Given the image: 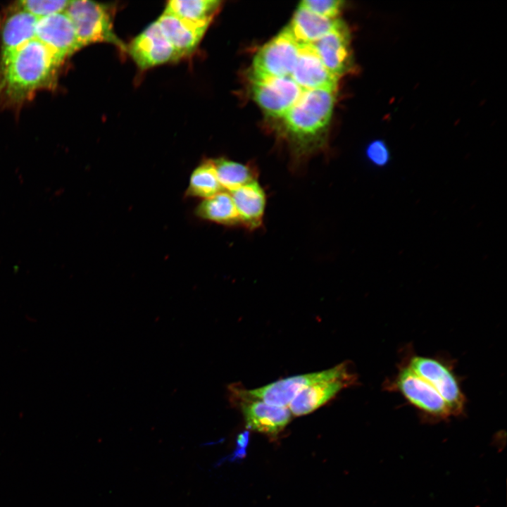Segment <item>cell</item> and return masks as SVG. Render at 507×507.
<instances>
[{"label": "cell", "mask_w": 507, "mask_h": 507, "mask_svg": "<svg viewBox=\"0 0 507 507\" xmlns=\"http://www.w3.org/2000/svg\"><path fill=\"white\" fill-rule=\"evenodd\" d=\"M230 399L237 404L243 414L248 429L266 434H277L291 420L287 407L272 406L243 393L241 385L231 384L228 388Z\"/></svg>", "instance_id": "cell-8"}, {"label": "cell", "mask_w": 507, "mask_h": 507, "mask_svg": "<svg viewBox=\"0 0 507 507\" xmlns=\"http://www.w3.org/2000/svg\"><path fill=\"white\" fill-rule=\"evenodd\" d=\"M218 179L223 189L229 192L255 181L258 177L256 168L225 158L213 160Z\"/></svg>", "instance_id": "cell-21"}, {"label": "cell", "mask_w": 507, "mask_h": 507, "mask_svg": "<svg viewBox=\"0 0 507 507\" xmlns=\"http://www.w3.org/2000/svg\"><path fill=\"white\" fill-rule=\"evenodd\" d=\"M37 20L17 2L9 7L0 20L1 55L35 39Z\"/></svg>", "instance_id": "cell-16"}, {"label": "cell", "mask_w": 507, "mask_h": 507, "mask_svg": "<svg viewBox=\"0 0 507 507\" xmlns=\"http://www.w3.org/2000/svg\"><path fill=\"white\" fill-rule=\"evenodd\" d=\"M337 93L333 89L303 91L283 117L287 131L303 143L319 135L330 123Z\"/></svg>", "instance_id": "cell-2"}, {"label": "cell", "mask_w": 507, "mask_h": 507, "mask_svg": "<svg viewBox=\"0 0 507 507\" xmlns=\"http://www.w3.org/2000/svg\"><path fill=\"white\" fill-rule=\"evenodd\" d=\"M366 155L369 160L377 165H383L389 161V153L385 144L380 140L372 142L367 147Z\"/></svg>", "instance_id": "cell-25"}, {"label": "cell", "mask_w": 507, "mask_h": 507, "mask_svg": "<svg viewBox=\"0 0 507 507\" xmlns=\"http://www.w3.org/2000/svg\"><path fill=\"white\" fill-rule=\"evenodd\" d=\"M235 205L240 224L249 231L263 225L266 195L257 180L230 192Z\"/></svg>", "instance_id": "cell-17"}, {"label": "cell", "mask_w": 507, "mask_h": 507, "mask_svg": "<svg viewBox=\"0 0 507 507\" xmlns=\"http://www.w3.org/2000/svg\"><path fill=\"white\" fill-rule=\"evenodd\" d=\"M65 12L73 24L81 48L94 43H108L127 51V46L114 31L113 5L73 0L69 1Z\"/></svg>", "instance_id": "cell-3"}, {"label": "cell", "mask_w": 507, "mask_h": 507, "mask_svg": "<svg viewBox=\"0 0 507 507\" xmlns=\"http://www.w3.org/2000/svg\"><path fill=\"white\" fill-rule=\"evenodd\" d=\"M290 77L303 91L338 89L339 78L325 68L312 44H299L298 58Z\"/></svg>", "instance_id": "cell-14"}, {"label": "cell", "mask_w": 507, "mask_h": 507, "mask_svg": "<svg viewBox=\"0 0 507 507\" xmlns=\"http://www.w3.org/2000/svg\"><path fill=\"white\" fill-rule=\"evenodd\" d=\"M70 1L23 0L18 1L20 6L37 18L64 12Z\"/></svg>", "instance_id": "cell-23"}, {"label": "cell", "mask_w": 507, "mask_h": 507, "mask_svg": "<svg viewBox=\"0 0 507 507\" xmlns=\"http://www.w3.org/2000/svg\"><path fill=\"white\" fill-rule=\"evenodd\" d=\"M339 19L325 18L299 6L287 28L299 44H312L329 32Z\"/></svg>", "instance_id": "cell-18"}, {"label": "cell", "mask_w": 507, "mask_h": 507, "mask_svg": "<svg viewBox=\"0 0 507 507\" xmlns=\"http://www.w3.org/2000/svg\"><path fill=\"white\" fill-rule=\"evenodd\" d=\"M61 63L36 38L1 55L0 101L17 105L51 87Z\"/></svg>", "instance_id": "cell-1"}, {"label": "cell", "mask_w": 507, "mask_h": 507, "mask_svg": "<svg viewBox=\"0 0 507 507\" xmlns=\"http://www.w3.org/2000/svg\"><path fill=\"white\" fill-rule=\"evenodd\" d=\"M312 44L325 68L339 78L353 69L350 32L341 19L329 32Z\"/></svg>", "instance_id": "cell-12"}, {"label": "cell", "mask_w": 507, "mask_h": 507, "mask_svg": "<svg viewBox=\"0 0 507 507\" xmlns=\"http://www.w3.org/2000/svg\"><path fill=\"white\" fill-rule=\"evenodd\" d=\"M254 101L269 116L283 118L296 104L303 90L290 76L254 77L250 76Z\"/></svg>", "instance_id": "cell-9"}, {"label": "cell", "mask_w": 507, "mask_h": 507, "mask_svg": "<svg viewBox=\"0 0 507 507\" xmlns=\"http://www.w3.org/2000/svg\"><path fill=\"white\" fill-rule=\"evenodd\" d=\"M402 361L439 394L453 416L463 413L466 398L451 361L441 356H421L409 351Z\"/></svg>", "instance_id": "cell-4"}, {"label": "cell", "mask_w": 507, "mask_h": 507, "mask_svg": "<svg viewBox=\"0 0 507 507\" xmlns=\"http://www.w3.org/2000/svg\"><path fill=\"white\" fill-rule=\"evenodd\" d=\"M156 22L176 51L179 60L196 51L211 24L187 21L166 11Z\"/></svg>", "instance_id": "cell-15"}, {"label": "cell", "mask_w": 507, "mask_h": 507, "mask_svg": "<svg viewBox=\"0 0 507 507\" xmlns=\"http://www.w3.org/2000/svg\"><path fill=\"white\" fill-rule=\"evenodd\" d=\"M35 38L61 63L81 49L73 24L65 11L38 18Z\"/></svg>", "instance_id": "cell-11"}, {"label": "cell", "mask_w": 507, "mask_h": 507, "mask_svg": "<svg viewBox=\"0 0 507 507\" xmlns=\"http://www.w3.org/2000/svg\"><path fill=\"white\" fill-rule=\"evenodd\" d=\"M358 376L353 369L330 379L315 382L301 390L291 401V414L301 416L310 413L334 398L340 391L356 385Z\"/></svg>", "instance_id": "cell-13"}, {"label": "cell", "mask_w": 507, "mask_h": 507, "mask_svg": "<svg viewBox=\"0 0 507 507\" xmlns=\"http://www.w3.org/2000/svg\"><path fill=\"white\" fill-rule=\"evenodd\" d=\"M221 4L218 0H173L167 3L164 11L187 21L211 23Z\"/></svg>", "instance_id": "cell-20"}, {"label": "cell", "mask_w": 507, "mask_h": 507, "mask_svg": "<svg viewBox=\"0 0 507 507\" xmlns=\"http://www.w3.org/2000/svg\"><path fill=\"white\" fill-rule=\"evenodd\" d=\"M223 190L213 160L209 159L200 163L192 172L186 195L206 199Z\"/></svg>", "instance_id": "cell-22"}, {"label": "cell", "mask_w": 507, "mask_h": 507, "mask_svg": "<svg viewBox=\"0 0 507 507\" xmlns=\"http://www.w3.org/2000/svg\"><path fill=\"white\" fill-rule=\"evenodd\" d=\"M352 369L349 361L320 372L298 375L278 380L261 387L246 389L241 385L246 396L275 406L288 408L291 401L304 388L322 380L339 376Z\"/></svg>", "instance_id": "cell-6"}, {"label": "cell", "mask_w": 507, "mask_h": 507, "mask_svg": "<svg viewBox=\"0 0 507 507\" xmlns=\"http://www.w3.org/2000/svg\"><path fill=\"white\" fill-rule=\"evenodd\" d=\"M299 44L287 27L265 44L256 54L250 76H290L298 58Z\"/></svg>", "instance_id": "cell-7"}, {"label": "cell", "mask_w": 507, "mask_h": 507, "mask_svg": "<svg viewBox=\"0 0 507 507\" xmlns=\"http://www.w3.org/2000/svg\"><path fill=\"white\" fill-rule=\"evenodd\" d=\"M196 214L201 219L220 225H241L231 194L224 190L210 198L204 199L197 206Z\"/></svg>", "instance_id": "cell-19"}, {"label": "cell", "mask_w": 507, "mask_h": 507, "mask_svg": "<svg viewBox=\"0 0 507 507\" xmlns=\"http://www.w3.org/2000/svg\"><path fill=\"white\" fill-rule=\"evenodd\" d=\"M127 51L142 70L179 61L176 51L156 20L132 40Z\"/></svg>", "instance_id": "cell-10"}, {"label": "cell", "mask_w": 507, "mask_h": 507, "mask_svg": "<svg viewBox=\"0 0 507 507\" xmlns=\"http://www.w3.org/2000/svg\"><path fill=\"white\" fill-rule=\"evenodd\" d=\"M384 388L399 393L425 419L439 421L453 416L439 394L402 361L394 376L384 383Z\"/></svg>", "instance_id": "cell-5"}, {"label": "cell", "mask_w": 507, "mask_h": 507, "mask_svg": "<svg viewBox=\"0 0 507 507\" xmlns=\"http://www.w3.org/2000/svg\"><path fill=\"white\" fill-rule=\"evenodd\" d=\"M344 2L337 0H305L299 4V6L319 15L336 19L344 7Z\"/></svg>", "instance_id": "cell-24"}]
</instances>
